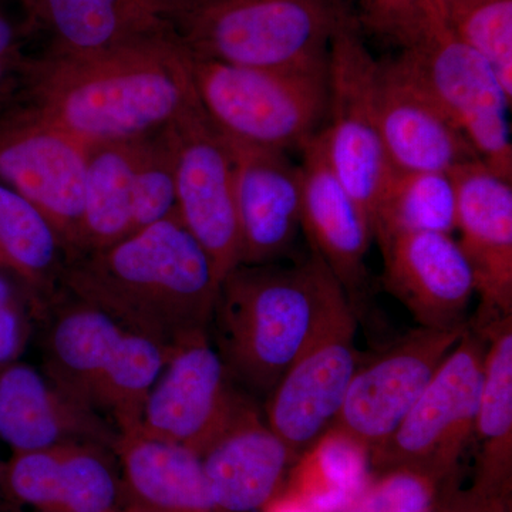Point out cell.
<instances>
[{
  "mask_svg": "<svg viewBox=\"0 0 512 512\" xmlns=\"http://www.w3.org/2000/svg\"><path fill=\"white\" fill-rule=\"evenodd\" d=\"M90 146L29 106L0 116V183L45 215L67 252L82 242L84 183Z\"/></svg>",
  "mask_w": 512,
  "mask_h": 512,
  "instance_id": "obj_9",
  "label": "cell"
},
{
  "mask_svg": "<svg viewBox=\"0 0 512 512\" xmlns=\"http://www.w3.org/2000/svg\"><path fill=\"white\" fill-rule=\"evenodd\" d=\"M42 320L43 372L96 412L101 379L127 328L99 306L63 288L47 302Z\"/></svg>",
  "mask_w": 512,
  "mask_h": 512,
  "instance_id": "obj_22",
  "label": "cell"
},
{
  "mask_svg": "<svg viewBox=\"0 0 512 512\" xmlns=\"http://www.w3.org/2000/svg\"><path fill=\"white\" fill-rule=\"evenodd\" d=\"M175 141L177 214L211 256L221 279L241 265L231 144L202 107L171 124Z\"/></svg>",
  "mask_w": 512,
  "mask_h": 512,
  "instance_id": "obj_12",
  "label": "cell"
},
{
  "mask_svg": "<svg viewBox=\"0 0 512 512\" xmlns=\"http://www.w3.org/2000/svg\"><path fill=\"white\" fill-rule=\"evenodd\" d=\"M26 106L87 146L156 133L201 106L190 59L171 33L86 53L32 57Z\"/></svg>",
  "mask_w": 512,
  "mask_h": 512,
  "instance_id": "obj_1",
  "label": "cell"
},
{
  "mask_svg": "<svg viewBox=\"0 0 512 512\" xmlns=\"http://www.w3.org/2000/svg\"><path fill=\"white\" fill-rule=\"evenodd\" d=\"M484 355L483 336L468 325L400 426L370 454L373 473L394 467L460 473L476 429Z\"/></svg>",
  "mask_w": 512,
  "mask_h": 512,
  "instance_id": "obj_8",
  "label": "cell"
},
{
  "mask_svg": "<svg viewBox=\"0 0 512 512\" xmlns=\"http://www.w3.org/2000/svg\"><path fill=\"white\" fill-rule=\"evenodd\" d=\"M221 276L178 214L70 259L62 288L167 348L210 332Z\"/></svg>",
  "mask_w": 512,
  "mask_h": 512,
  "instance_id": "obj_2",
  "label": "cell"
},
{
  "mask_svg": "<svg viewBox=\"0 0 512 512\" xmlns=\"http://www.w3.org/2000/svg\"><path fill=\"white\" fill-rule=\"evenodd\" d=\"M363 23L404 47L446 25L433 0H357Z\"/></svg>",
  "mask_w": 512,
  "mask_h": 512,
  "instance_id": "obj_34",
  "label": "cell"
},
{
  "mask_svg": "<svg viewBox=\"0 0 512 512\" xmlns=\"http://www.w3.org/2000/svg\"><path fill=\"white\" fill-rule=\"evenodd\" d=\"M138 140L90 146L79 255L133 234V173Z\"/></svg>",
  "mask_w": 512,
  "mask_h": 512,
  "instance_id": "obj_27",
  "label": "cell"
},
{
  "mask_svg": "<svg viewBox=\"0 0 512 512\" xmlns=\"http://www.w3.org/2000/svg\"><path fill=\"white\" fill-rule=\"evenodd\" d=\"M380 63L346 16L328 57V111L319 137L333 173L373 224L377 201L392 173L380 138L377 80Z\"/></svg>",
  "mask_w": 512,
  "mask_h": 512,
  "instance_id": "obj_7",
  "label": "cell"
},
{
  "mask_svg": "<svg viewBox=\"0 0 512 512\" xmlns=\"http://www.w3.org/2000/svg\"><path fill=\"white\" fill-rule=\"evenodd\" d=\"M446 25L493 67L512 97V0H458Z\"/></svg>",
  "mask_w": 512,
  "mask_h": 512,
  "instance_id": "obj_32",
  "label": "cell"
},
{
  "mask_svg": "<svg viewBox=\"0 0 512 512\" xmlns=\"http://www.w3.org/2000/svg\"><path fill=\"white\" fill-rule=\"evenodd\" d=\"M2 466H3V463H0V476H2ZM0 494L3 495V493H2V484H0Z\"/></svg>",
  "mask_w": 512,
  "mask_h": 512,
  "instance_id": "obj_40",
  "label": "cell"
},
{
  "mask_svg": "<svg viewBox=\"0 0 512 512\" xmlns=\"http://www.w3.org/2000/svg\"><path fill=\"white\" fill-rule=\"evenodd\" d=\"M357 319L352 303H345L266 397V423L298 456L333 426L362 365L355 345Z\"/></svg>",
  "mask_w": 512,
  "mask_h": 512,
  "instance_id": "obj_11",
  "label": "cell"
},
{
  "mask_svg": "<svg viewBox=\"0 0 512 512\" xmlns=\"http://www.w3.org/2000/svg\"><path fill=\"white\" fill-rule=\"evenodd\" d=\"M433 2L434 5H436L437 10H439L441 18H443L444 22H446L448 10L453 8V6L456 5L458 0H433Z\"/></svg>",
  "mask_w": 512,
  "mask_h": 512,
  "instance_id": "obj_38",
  "label": "cell"
},
{
  "mask_svg": "<svg viewBox=\"0 0 512 512\" xmlns=\"http://www.w3.org/2000/svg\"><path fill=\"white\" fill-rule=\"evenodd\" d=\"M113 512H144L141 510H138L136 507H131V505H121L120 508H117V510H114Z\"/></svg>",
  "mask_w": 512,
  "mask_h": 512,
  "instance_id": "obj_39",
  "label": "cell"
},
{
  "mask_svg": "<svg viewBox=\"0 0 512 512\" xmlns=\"http://www.w3.org/2000/svg\"><path fill=\"white\" fill-rule=\"evenodd\" d=\"M229 144L234 156L241 265L274 264L302 229L301 165L282 151Z\"/></svg>",
  "mask_w": 512,
  "mask_h": 512,
  "instance_id": "obj_21",
  "label": "cell"
},
{
  "mask_svg": "<svg viewBox=\"0 0 512 512\" xmlns=\"http://www.w3.org/2000/svg\"><path fill=\"white\" fill-rule=\"evenodd\" d=\"M114 453L124 504L144 512H221L200 457L188 448L134 431L120 436Z\"/></svg>",
  "mask_w": 512,
  "mask_h": 512,
  "instance_id": "obj_24",
  "label": "cell"
},
{
  "mask_svg": "<svg viewBox=\"0 0 512 512\" xmlns=\"http://www.w3.org/2000/svg\"><path fill=\"white\" fill-rule=\"evenodd\" d=\"M458 241L481 305L474 322L512 316V183L480 160L453 171Z\"/></svg>",
  "mask_w": 512,
  "mask_h": 512,
  "instance_id": "obj_17",
  "label": "cell"
},
{
  "mask_svg": "<svg viewBox=\"0 0 512 512\" xmlns=\"http://www.w3.org/2000/svg\"><path fill=\"white\" fill-rule=\"evenodd\" d=\"M0 484L9 501L36 512H113L124 505L116 453L99 444L13 453Z\"/></svg>",
  "mask_w": 512,
  "mask_h": 512,
  "instance_id": "obj_14",
  "label": "cell"
},
{
  "mask_svg": "<svg viewBox=\"0 0 512 512\" xmlns=\"http://www.w3.org/2000/svg\"><path fill=\"white\" fill-rule=\"evenodd\" d=\"M119 439L109 420L64 392L42 369L20 360L0 365V440L13 453L76 443L114 450Z\"/></svg>",
  "mask_w": 512,
  "mask_h": 512,
  "instance_id": "obj_18",
  "label": "cell"
},
{
  "mask_svg": "<svg viewBox=\"0 0 512 512\" xmlns=\"http://www.w3.org/2000/svg\"><path fill=\"white\" fill-rule=\"evenodd\" d=\"M375 239L409 232L457 231V191L451 173L393 171L373 215Z\"/></svg>",
  "mask_w": 512,
  "mask_h": 512,
  "instance_id": "obj_29",
  "label": "cell"
},
{
  "mask_svg": "<svg viewBox=\"0 0 512 512\" xmlns=\"http://www.w3.org/2000/svg\"><path fill=\"white\" fill-rule=\"evenodd\" d=\"M396 60L463 134L478 160L512 181V97L493 67L447 25L404 47Z\"/></svg>",
  "mask_w": 512,
  "mask_h": 512,
  "instance_id": "obj_6",
  "label": "cell"
},
{
  "mask_svg": "<svg viewBox=\"0 0 512 512\" xmlns=\"http://www.w3.org/2000/svg\"><path fill=\"white\" fill-rule=\"evenodd\" d=\"M468 325L485 340L483 382L474 429L481 450L473 485L493 497L511 498L512 316Z\"/></svg>",
  "mask_w": 512,
  "mask_h": 512,
  "instance_id": "obj_25",
  "label": "cell"
},
{
  "mask_svg": "<svg viewBox=\"0 0 512 512\" xmlns=\"http://www.w3.org/2000/svg\"><path fill=\"white\" fill-rule=\"evenodd\" d=\"M460 487V473L421 467H394L372 480L343 512H424Z\"/></svg>",
  "mask_w": 512,
  "mask_h": 512,
  "instance_id": "obj_33",
  "label": "cell"
},
{
  "mask_svg": "<svg viewBox=\"0 0 512 512\" xmlns=\"http://www.w3.org/2000/svg\"><path fill=\"white\" fill-rule=\"evenodd\" d=\"M377 119L393 171L453 173L478 160L463 134L396 59L380 63Z\"/></svg>",
  "mask_w": 512,
  "mask_h": 512,
  "instance_id": "obj_20",
  "label": "cell"
},
{
  "mask_svg": "<svg viewBox=\"0 0 512 512\" xmlns=\"http://www.w3.org/2000/svg\"><path fill=\"white\" fill-rule=\"evenodd\" d=\"M349 16L340 0H201L170 33L192 56L262 70L328 64L336 29Z\"/></svg>",
  "mask_w": 512,
  "mask_h": 512,
  "instance_id": "obj_4",
  "label": "cell"
},
{
  "mask_svg": "<svg viewBox=\"0 0 512 512\" xmlns=\"http://www.w3.org/2000/svg\"><path fill=\"white\" fill-rule=\"evenodd\" d=\"M467 328L468 323L451 329L417 328L360 365L333 429L375 453L412 410Z\"/></svg>",
  "mask_w": 512,
  "mask_h": 512,
  "instance_id": "obj_13",
  "label": "cell"
},
{
  "mask_svg": "<svg viewBox=\"0 0 512 512\" xmlns=\"http://www.w3.org/2000/svg\"><path fill=\"white\" fill-rule=\"evenodd\" d=\"M66 264V248L45 215L0 183V271L47 303L62 289Z\"/></svg>",
  "mask_w": 512,
  "mask_h": 512,
  "instance_id": "obj_26",
  "label": "cell"
},
{
  "mask_svg": "<svg viewBox=\"0 0 512 512\" xmlns=\"http://www.w3.org/2000/svg\"><path fill=\"white\" fill-rule=\"evenodd\" d=\"M372 477L369 451L330 427L295 461L284 491L313 511L343 512Z\"/></svg>",
  "mask_w": 512,
  "mask_h": 512,
  "instance_id": "obj_28",
  "label": "cell"
},
{
  "mask_svg": "<svg viewBox=\"0 0 512 512\" xmlns=\"http://www.w3.org/2000/svg\"><path fill=\"white\" fill-rule=\"evenodd\" d=\"M177 214L171 124L138 140L133 173V232Z\"/></svg>",
  "mask_w": 512,
  "mask_h": 512,
  "instance_id": "obj_31",
  "label": "cell"
},
{
  "mask_svg": "<svg viewBox=\"0 0 512 512\" xmlns=\"http://www.w3.org/2000/svg\"><path fill=\"white\" fill-rule=\"evenodd\" d=\"M424 512H511V498L493 497L474 485L457 487Z\"/></svg>",
  "mask_w": 512,
  "mask_h": 512,
  "instance_id": "obj_36",
  "label": "cell"
},
{
  "mask_svg": "<svg viewBox=\"0 0 512 512\" xmlns=\"http://www.w3.org/2000/svg\"><path fill=\"white\" fill-rule=\"evenodd\" d=\"M201 0H29L37 23L53 36L50 50L86 53L148 35L170 33L171 23Z\"/></svg>",
  "mask_w": 512,
  "mask_h": 512,
  "instance_id": "obj_23",
  "label": "cell"
},
{
  "mask_svg": "<svg viewBox=\"0 0 512 512\" xmlns=\"http://www.w3.org/2000/svg\"><path fill=\"white\" fill-rule=\"evenodd\" d=\"M298 457L269 427L252 396L200 454L208 488L221 512H264L284 493Z\"/></svg>",
  "mask_w": 512,
  "mask_h": 512,
  "instance_id": "obj_16",
  "label": "cell"
},
{
  "mask_svg": "<svg viewBox=\"0 0 512 512\" xmlns=\"http://www.w3.org/2000/svg\"><path fill=\"white\" fill-rule=\"evenodd\" d=\"M315 252L299 264L238 265L220 286L212 313L218 353L249 396L268 397L293 360L348 303Z\"/></svg>",
  "mask_w": 512,
  "mask_h": 512,
  "instance_id": "obj_3",
  "label": "cell"
},
{
  "mask_svg": "<svg viewBox=\"0 0 512 512\" xmlns=\"http://www.w3.org/2000/svg\"><path fill=\"white\" fill-rule=\"evenodd\" d=\"M383 284L419 328L466 325L476 293L473 268L458 241L448 234L409 232L380 239Z\"/></svg>",
  "mask_w": 512,
  "mask_h": 512,
  "instance_id": "obj_15",
  "label": "cell"
},
{
  "mask_svg": "<svg viewBox=\"0 0 512 512\" xmlns=\"http://www.w3.org/2000/svg\"><path fill=\"white\" fill-rule=\"evenodd\" d=\"M188 59L202 110L229 143L289 153L302 150L322 130L328 111V64L262 70L190 53Z\"/></svg>",
  "mask_w": 512,
  "mask_h": 512,
  "instance_id": "obj_5",
  "label": "cell"
},
{
  "mask_svg": "<svg viewBox=\"0 0 512 512\" xmlns=\"http://www.w3.org/2000/svg\"><path fill=\"white\" fill-rule=\"evenodd\" d=\"M264 512H316L313 511L308 504L303 503L301 498L295 497L288 493H282L278 498H275Z\"/></svg>",
  "mask_w": 512,
  "mask_h": 512,
  "instance_id": "obj_37",
  "label": "cell"
},
{
  "mask_svg": "<svg viewBox=\"0 0 512 512\" xmlns=\"http://www.w3.org/2000/svg\"><path fill=\"white\" fill-rule=\"evenodd\" d=\"M46 305L29 286L0 271V365L20 360Z\"/></svg>",
  "mask_w": 512,
  "mask_h": 512,
  "instance_id": "obj_35",
  "label": "cell"
},
{
  "mask_svg": "<svg viewBox=\"0 0 512 512\" xmlns=\"http://www.w3.org/2000/svg\"><path fill=\"white\" fill-rule=\"evenodd\" d=\"M158 340L126 329L97 390L94 409L120 436L140 429L144 404L168 356Z\"/></svg>",
  "mask_w": 512,
  "mask_h": 512,
  "instance_id": "obj_30",
  "label": "cell"
},
{
  "mask_svg": "<svg viewBox=\"0 0 512 512\" xmlns=\"http://www.w3.org/2000/svg\"><path fill=\"white\" fill-rule=\"evenodd\" d=\"M301 153L303 232L357 311L366 288V255L375 239L372 220L333 173L319 134Z\"/></svg>",
  "mask_w": 512,
  "mask_h": 512,
  "instance_id": "obj_19",
  "label": "cell"
},
{
  "mask_svg": "<svg viewBox=\"0 0 512 512\" xmlns=\"http://www.w3.org/2000/svg\"><path fill=\"white\" fill-rule=\"evenodd\" d=\"M248 396L229 375L210 332L197 333L168 349L138 431L200 457Z\"/></svg>",
  "mask_w": 512,
  "mask_h": 512,
  "instance_id": "obj_10",
  "label": "cell"
}]
</instances>
